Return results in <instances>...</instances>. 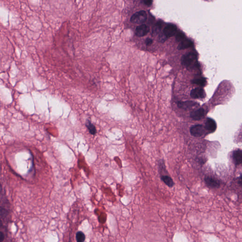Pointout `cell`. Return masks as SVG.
Instances as JSON below:
<instances>
[{
  "mask_svg": "<svg viewBox=\"0 0 242 242\" xmlns=\"http://www.w3.org/2000/svg\"><path fill=\"white\" fill-rule=\"evenodd\" d=\"M205 181L209 186L211 187H218L220 186V183L218 180L213 178L207 177L205 178Z\"/></svg>",
  "mask_w": 242,
  "mask_h": 242,
  "instance_id": "obj_10",
  "label": "cell"
},
{
  "mask_svg": "<svg viewBox=\"0 0 242 242\" xmlns=\"http://www.w3.org/2000/svg\"><path fill=\"white\" fill-rule=\"evenodd\" d=\"M190 95L194 99H202L205 97V93L202 88H197L191 91Z\"/></svg>",
  "mask_w": 242,
  "mask_h": 242,
  "instance_id": "obj_5",
  "label": "cell"
},
{
  "mask_svg": "<svg viewBox=\"0 0 242 242\" xmlns=\"http://www.w3.org/2000/svg\"><path fill=\"white\" fill-rule=\"evenodd\" d=\"M197 106H199V104L193 101H179L177 103V106L179 108L186 110L192 109Z\"/></svg>",
  "mask_w": 242,
  "mask_h": 242,
  "instance_id": "obj_6",
  "label": "cell"
},
{
  "mask_svg": "<svg viewBox=\"0 0 242 242\" xmlns=\"http://www.w3.org/2000/svg\"><path fill=\"white\" fill-rule=\"evenodd\" d=\"M193 45V43L192 40L188 39V38H186V39H184V40L180 42L177 48L178 50H183V49L191 47Z\"/></svg>",
  "mask_w": 242,
  "mask_h": 242,
  "instance_id": "obj_11",
  "label": "cell"
},
{
  "mask_svg": "<svg viewBox=\"0 0 242 242\" xmlns=\"http://www.w3.org/2000/svg\"><path fill=\"white\" fill-rule=\"evenodd\" d=\"M147 19V14L145 11L141 10L133 14L130 21L133 23L142 24L146 22Z\"/></svg>",
  "mask_w": 242,
  "mask_h": 242,
  "instance_id": "obj_2",
  "label": "cell"
},
{
  "mask_svg": "<svg viewBox=\"0 0 242 242\" xmlns=\"http://www.w3.org/2000/svg\"><path fill=\"white\" fill-rule=\"evenodd\" d=\"M205 128L210 132H213L216 130V123L213 119L208 118L206 122Z\"/></svg>",
  "mask_w": 242,
  "mask_h": 242,
  "instance_id": "obj_9",
  "label": "cell"
},
{
  "mask_svg": "<svg viewBox=\"0 0 242 242\" xmlns=\"http://www.w3.org/2000/svg\"></svg>",
  "mask_w": 242,
  "mask_h": 242,
  "instance_id": "obj_24",
  "label": "cell"
},
{
  "mask_svg": "<svg viewBox=\"0 0 242 242\" xmlns=\"http://www.w3.org/2000/svg\"><path fill=\"white\" fill-rule=\"evenodd\" d=\"M152 43H153V40L151 38H148L146 39L145 43L147 46H150V44H152Z\"/></svg>",
  "mask_w": 242,
  "mask_h": 242,
  "instance_id": "obj_20",
  "label": "cell"
},
{
  "mask_svg": "<svg viewBox=\"0 0 242 242\" xmlns=\"http://www.w3.org/2000/svg\"><path fill=\"white\" fill-rule=\"evenodd\" d=\"M205 132V128L202 125H195L190 128L191 135L195 137H199L203 135L204 134Z\"/></svg>",
  "mask_w": 242,
  "mask_h": 242,
  "instance_id": "obj_3",
  "label": "cell"
},
{
  "mask_svg": "<svg viewBox=\"0 0 242 242\" xmlns=\"http://www.w3.org/2000/svg\"><path fill=\"white\" fill-rule=\"evenodd\" d=\"M85 235L81 231L77 232L76 235V239L77 242H84L85 240Z\"/></svg>",
  "mask_w": 242,
  "mask_h": 242,
  "instance_id": "obj_17",
  "label": "cell"
},
{
  "mask_svg": "<svg viewBox=\"0 0 242 242\" xmlns=\"http://www.w3.org/2000/svg\"><path fill=\"white\" fill-rule=\"evenodd\" d=\"M239 183H241V184H242V174H241L240 179H239Z\"/></svg>",
  "mask_w": 242,
  "mask_h": 242,
  "instance_id": "obj_23",
  "label": "cell"
},
{
  "mask_svg": "<svg viewBox=\"0 0 242 242\" xmlns=\"http://www.w3.org/2000/svg\"><path fill=\"white\" fill-rule=\"evenodd\" d=\"M143 2L144 3L145 5H146L150 6L152 5L153 1H151V0H145L143 1Z\"/></svg>",
  "mask_w": 242,
  "mask_h": 242,
  "instance_id": "obj_21",
  "label": "cell"
},
{
  "mask_svg": "<svg viewBox=\"0 0 242 242\" xmlns=\"http://www.w3.org/2000/svg\"><path fill=\"white\" fill-rule=\"evenodd\" d=\"M150 31L149 26L145 24H142L137 27L135 30V35L139 37H143L147 35Z\"/></svg>",
  "mask_w": 242,
  "mask_h": 242,
  "instance_id": "obj_7",
  "label": "cell"
},
{
  "mask_svg": "<svg viewBox=\"0 0 242 242\" xmlns=\"http://www.w3.org/2000/svg\"><path fill=\"white\" fill-rule=\"evenodd\" d=\"M177 28L175 25L168 24L164 28L163 33L167 38H170L177 33Z\"/></svg>",
  "mask_w": 242,
  "mask_h": 242,
  "instance_id": "obj_4",
  "label": "cell"
},
{
  "mask_svg": "<svg viewBox=\"0 0 242 242\" xmlns=\"http://www.w3.org/2000/svg\"><path fill=\"white\" fill-rule=\"evenodd\" d=\"M4 240V234H3L2 232L1 233V234H0V240H1V242H2V241Z\"/></svg>",
  "mask_w": 242,
  "mask_h": 242,
  "instance_id": "obj_22",
  "label": "cell"
},
{
  "mask_svg": "<svg viewBox=\"0 0 242 242\" xmlns=\"http://www.w3.org/2000/svg\"><path fill=\"white\" fill-rule=\"evenodd\" d=\"M162 180L167 186L169 187H173L174 186V183L173 180L171 177L168 176H162L161 177Z\"/></svg>",
  "mask_w": 242,
  "mask_h": 242,
  "instance_id": "obj_14",
  "label": "cell"
},
{
  "mask_svg": "<svg viewBox=\"0 0 242 242\" xmlns=\"http://www.w3.org/2000/svg\"><path fill=\"white\" fill-rule=\"evenodd\" d=\"M206 112L204 109L201 108L192 112L190 113V117L193 120H199L203 118Z\"/></svg>",
  "mask_w": 242,
  "mask_h": 242,
  "instance_id": "obj_8",
  "label": "cell"
},
{
  "mask_svg": "<svg viewBox=\"0 0 242 242\" xmlns=\"http://www.w3.org/2000/svg\"><path fill=\"white\" fill-rule=\"evenodd\" d=\"M167 39H168V38L165 36L163 33L159 35V41L160 42H165Z\"/></svg>",
  "mask_w": 242,
  "mask_h": 242,
  "instance_id": "obj_19",
  "label": "cell"
},
{
  "mask_svg": "<svg viewBox=\"0 0 242 242\" xmlns=\"http://www.w3.org/2000/svg\"><path fill=\"white\" fill-rule=\"evenodd\" d=\"M192 83L200 86L201 87H203L205 86L206 84V80L204 78H198V79H194L192 81Z\"/></svg>",
  "mask_w": 242,
  "mask_h": 242,
  "instance_id": "obj_16",
  "label": "cell"
},
{
  "mask_svg": "<svg viewBox=\"0 0 242 242\" xmlns=\"http://www.w3.org/2000/svg\"><path fill=\"white\" fill-rule=\"evenodd\" d=\"M181 62L183 65L187 69H193L198 65L197 55L193 53H186L183 56Z\"/></svg>",
  "mask_w": 242,
  "mask_h": 242,
  "instance_id": "obj_1",
  "label": "cell"
},
{
  "mask_svg": "<svg viewBox=\"0 0 242 242\" xmlns=\"http://www.w3.org/2000/svg\"><path fill=\"white\" fill-rule=\"evenodd\" d=\"M233 158L235 164H242V150H238L234 151L233 154Z\"/></svg>",
  "mask_w": 242,
  "mask_h": 242,
  "instance_id": "obj_12",
  "label": "cell"
},
{
  "mask_svg": "<svg viewBox=\"0 0 242 242\" xmlns=\"http://www.w3.org/2000/svg\"><path fill=\"white\" fill-rule=\"evenodd\" d=\"M86 126L89 130V132L91 135H95L97 133V130H96L95 126L93 123H91V121L89 119H88L86 121Z\"/></svg>",
  "mask_w": 242,
  "mask_h": 242,
  "instance_id": "obj_13",
  "label": "cell"
},
{
  "mask_svg": "<svg viewBox=\"0 0 242 242\" xmlns=\"http://www.w3.org/2000/svg\"><path fill=\"white\" fill-rule=\"evenodd\" d=\"M176 38V40L177 42H181L182 41L186 39V35L181 31H179L177 33Z\"/></svg>",
  "mask_w": 242,
  "mask_h": 242,
  "instance_id": "obj_18",
  "label": "cell"
},
{
  "mask_svg": "<svg viewBox=\"0 0 242 242\" xmlns=\"http://www.w3.org/2000/svg\"><path fill=\"white\" fill-rule=\"evenodd\" d=\"M163 25V22L161 20H159L157 22V23L155 25L153 28L152 32L154 35L158 34L160 32Z\"/></svg>",
  "mask_w": 242,
  "mask_h": 242,
  "instance_id": "obj_15",
  "label": "cell"
}]
</instances>
